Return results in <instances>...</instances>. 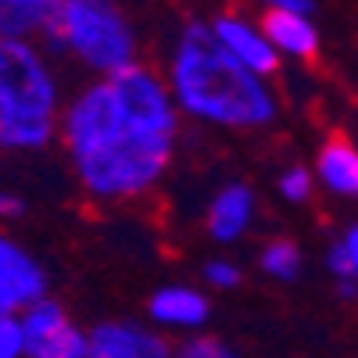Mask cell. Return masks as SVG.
I'll return each mask as SVG.
<instances>
[{
    "label": "cell",
    "instance_id": "8",
    "mask_svg": "<svg viewBox=\"0 0 358 358\" xmlns=\"http://www.w3.org/2000/svg\"><path fill=\"white\" fill-rule=\"evenodd\" d=\"M212 315V301L208 294L183 287V283H169L162 290L151 294L147 301V319H151L158 330H179V334H194L208 322Z\"/></svg>",
    "mask_w": 358,
    "mask_h": 358
},
{
    "label": "cell",
    "instance_id": "20",
    "mask_svg": "<svg viewBox=\"0 0 358 358\" xmlns=\"http://www.w3.org/2000/svg\"><path fill=\"white\" fill-rule=\"evenodd\" d=\"M25 215V201L11 190H0V222H11V219H22Z\"/></svg>",
    "mask_w": 358,
    "mask_h": 358
},
{
    "label": "cell",
    "instance_id": "1",
    "mask_svg": "<svg viewBox=\"0 0 358 358\" xmlns=\"http://www.w3.org/2000/svg\"><path fill=\"white\" fill-rule=\"evenodd\" d=\"M179 111L165 76L140 62L83 86L62 111V140L94 201L151 194L172 165Z\"/></svg>",
    "mask_w": 358,
    "mask_h": 358
},
{
    "label": "cell",
    "instance_id": "7",
    "mask_svg": "<svg viewBox=\"0 0 358 358\" xmlns=\"http://www.w3.org/2000/svg\"><path fill=\"white\" fill-rule=\"evenodd\" d=\"M208 25H212L215 40L236 57V62H244V65L255 69L258 76H276L283 54L273 47V40L265 36L262 22H251V18L236 15V11H222V15H215Z\"/></svg>",
    "mask_w": 358,
    "mask_h": 358
},
{
    "label": "cell",
    "instance_id": "3",
    "mask_svg": "<svg viewBox=\"0 0 358 358\" xmlns=\"http://www.w3.org/2000/svg\"><path fill=\"white\" fill-rule=\"evenodd\" d=\"M62 90L47 54L25 36H0V147L43 151L62 133Z\"/></svg>",
    "mask_w": 358,
    "mask_h": 358
},
{
    "label": "cell",
    "instance_id": "4",
    "mask_svg": "<svg viewBox=\"0 0 358 358\" xmlns=\"http://www.w3.org/2000/svg\"><path fill=\"white\" fill-rule=\"evenodd\" d=\"M40 40L94 76H111L136 62V29L118 0H65Z\"/></svg>",
    "mask_w": 358,
    "mask_h": 358
},
{
    "label": "cell",
    "instance_id": "18",
    "mask_svg": "<svg viewBox=\"0 0 358 358\" xmlns=\"http://www.w3.org/2000/svg\"><path fill=\"white\" fill-rule=\"evenodd\" d=\"M244 273H241V265L229 262V258H212V262H204V283L208 287H215V290H233V287H241Z\"/></svg>",
    "mask_w": 358,
    "mask_h": 358
},
{
    "label": "cell",
    "instance_id": "11",
    "mask_svg": "<svg viewBox=\"0 0 358 358\" xmlns=\"http://www.w3.org/2000/svg\"><path fill=\"white\" fill-rule=\"evenodd\" d=\"M315 169H319V183L330 194L358 197V147L348 136L326 140L315 155Z\"/></svg>",
    "mask_w": 358,
    "mask_h": 358
},
{
    "label": "cell",
    "instance_id": "19",
    "mask_svg": "<svg viewBox=\"0 0 358 358\" xmlns=\"http://www.w3.org/2000/svg\"><path fill=\"white\" fill-rule=\"evenodd\" d=\"M326 268H330V276H334V280H358V276H355V268H351V258H348V251H344L341 241H337L330 251H326Z\"/></svg>",
    "mask_w": 358,
    "mask_h": 358
},
{
    "label": "cell",
    "instance_id": "21",
    "mask_svg": "<svg viewBox=\"0 0 358 358\" xmlns=\"http://www.w3.org/2000/svg\"><path fill=\"white\" fill-rule=\"evenodd\" d=\"M265 8H276V11H315V0H262Z\"/></svg>",
    "mask_w": 358,
    "mask_h": 358
},
{
    "label": "cell",
    "instance_id": "9",
    "mask_svg": "<svg viewBox=\"0 0 358 358\" xmlns=\"http://www.w3.org/2000/svg\"><path fill=\"white\" fill-rule=\"evenodd\" d=\"M255 222V190L248 183H226L204 215V233L215 244H236Z\"/></svg>",
    "mask_w": 358,
    "mask_h": 358
},
{
    "label": "cell",
    "instance_id": "12",
    "mask_svg": "<svg viewBox=\"0 0 358 358\" xmlns=\"http://www.w3.org/2000/svg\"><path fill=\"white\" fill-rule=\"evenodd\" d=\"M22 326H25L29 358H47L50 348H54V341L72 326V319H69L65 305L57 301V297L43 294V297H36L29 308H22Z\"/></svg>",
    "mask_w": 358,
    "mask_h": 358
},
{
    "label": "cell",
    "instance_id": "14",
    "mask_svg": "<svg viewBox=\"0 0 358 358\" xmlns=\"http://www.w3.org/2000/svg\"><path fill=\"white\" fill-rule=\"evenodd\" d=\"M258 265L268 280H280V283H294L301 276V248L287 236H276V241H268L258 255Z\"/></svg>",
    "mask_w": 358,
    "mask_h": 358
},
{
    "label": "cell",
    "instance_id": "5",
    "mask_svg": "<svg viewBox=\"0 0 358 358\" xmlns=\"http://www.w3.org/2000/svg\"><path fill=\"white\" fill-rule=\"evenodd\" d=\"M47 294V273L18 241L0 233V315H22L36 297Z\"/></svg>",
    "mask_w": 358,
    "mask_h": 358
},
{
    "label": "cell",
    "instance_id": "13",
    "mask_svg": "<svg viewBox=\"0 0 358 358\" xmlns=\"http://www.w3.org/2000/svg\"><path fill=\"white\" fill-rule=\"evenodd\" d=\"M65 0H0V36L40 40Z\"/></svg>",
    "mask_w": 358,
    "mask_h": 358
},
{
    "label": "cell",
    "instance_id": "10",
    "mask_svg": "<svg viewBox=\"0 0 358 358\" xmlns=\"http://www.w3.org/2000/svg\"><path fill=\"white\" fill-rule=\"evenodd\" d=\"M262 29H265V36L273 40V47L283 57H294V62H312V57L319 54V25L312 22L308 11L265 8Z\"/></svg>",
    "mask_w": 358,
    "mask_h": 358
},
{
    "label": "cell",
    "instance_id": "15",
    "mask_svg": "<svg viewBox=\"0 0 358 358\" xmlns=\"http://www.w3.org/2000/svg\"><path fill=\"white\" fill-rule=\"evenodd\" d=\"M315 190V176L301 165H290L283 176H280V197L290 201V204H305Z\"/></svg>",
    "mask_w": 358,
    "mask_h": 358
},
{
    "label": "cell",
    "instance_id": "2",
    "mask_svg": "<svg viewBox=\"0 0 358 358\" xmlns=\"http://www.w3.org/2000/svg\"><path fill=\"white\" fill-rule=\"evenodd\" d=\"M169 86L187 118L219 129H262L280 115L268 76L248 69L215 40L208 22H190L176 36Z\"/></svg>",
    "mask_w": 358,
    "mask_h": 358
},
{
    "label": "cell",
    "instance_id": "17",
    "mask_svg": "<svg viewBox=\"0 0 358 358\" xmlns=\"http://www.w3.org/2000/svg\"><path fill=\"white\" fill-rule=\"evenodd\" d=\"M176 355H179V358H229L233 348L222 344L219 337H208V334H197V330H194L183 344L176 348Z\"/></svg>",
    "mask_w": 358,
    "mask_h": 358
},
{
    "label": "cell",
    "instance_id": "16",
    "mask_svg": "<svg viewBox=\"0 0 358 358\" xmlns=\"http://www.w3.org/2000/svg\"><path fill=\"white\" fill-rule=\"evenodd\" d=\"M0 358H29L22 315H0Z\"/></svg>",
    "mask_w": 358,
    "mask_h": 358
},
{
    "label": "cell",
    "instance_id": "6",
    "mask_svg": "<svg viewBox=\"0 0 358 358\" xmlns=\"http://www.w3.org/2000/svg\"><path fill=\"white\" fill-rule=\"evenodd\" d=\"M176 348L158 326H140L133 319H108L90 330V358H169Z\"/></svg>",
    "mask_w": 358,
    "mask_h": 358
},
{
    "label": "cell",
    "instance_id": "22",
    "mask_svg": "<svg viewBox=\"0 0 358 358\" xmlns=\"http://www.w3.org/2000/svg\"><path fill=\"white\" fill-rule=\"evenodd\" d=\"M341 244H344V251H348V258H351V268H355V276H358V226H348V229H344Z\"/></svg>",
    "mask_w": 358,
    "mask_h": 358
}]
</instances>
